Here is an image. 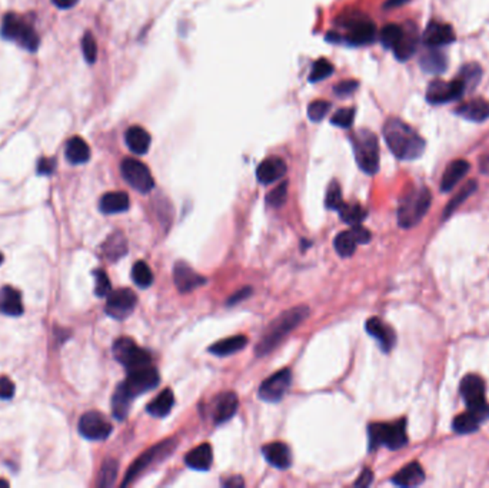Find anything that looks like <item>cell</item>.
Returning a JSON list of instances; mask_svg holds the SVG:
<instances>
[{
  "label": "cell",
  "mask_w": 489,
  "mask_h": 488,
  "mask_svg": "<svg viewBox=\"0 0 489 488\" xmlns=\"http://www.w3.org/2000/svg\"><path fill=\"white\" fill-rule=\"evenodd\" d=\"M383 138L391 152L401 160H415L425 152V139L398 118L385 122Z\"/></svg>",
  "instance_id": "obj_1"
},
{
  "label": "cell",
  "mask_w": 489,
  "mask_h": 488,
  "mask_svg": "<svg viewBox=\"0 0 489 488\" xmlns=\"http://www.w3.org/2000/svg\"><path fill=\"white\" fill-rule=\"evenodd\" d=\"M309 315V308L305 307V305H299L292 310H288L282 312L278 318H275L269 325L268 328L265 330L259 344L255 348V354L258 357H263L274 351L280 341L291 334L300 322L308 318Z\"/></svg>",
  "instance_id": "obj_2"
},
{
  "label": "cell",
  "mask_w": 489,
  "mask_h": 488,
  "mask_svg": "<svg viewBox=\"0 0 489 488\" xmlns=\"http://www.w3.org/2000/svg\"><path fill=\"white\" fill-rule=\"evenodd\" d=\"M432 195L426 187L408 189L398 207V223L401 228H414L423 219L428 209L431 207Z\"/></svg>",
  "instance_id": "obj_3"
},
{
  "label": "cell",
  "mask_w": 489,
  "mask_h": 488,
  "mask_svg": "<svg viewBox=\"0 0 489 488\" xmlns=\"http://www.w3.org/2000/svg\"><path fill=\"white\" fill-rule=\"evenodd\" d=\"M358 167L368 175L379 171V142L374 132L359 129L351 136Z\"/></svg>",
  "instance_id": "obj_4"
},
{
  "label": "cell",
  "mask_w": 489,
  "mask_h": 488,
  "mask_svg": "<svg viewBox=\"0 0 489 488\" xmlns=\"http://www.w3.org/2000/svg\"><path fill=\"white\" fill-rule=\"evenodd\" d=\"M370 451L378 450L381 445L388 447L390 450H399L408 442L406 421L399 420L394 424L375 422L368 426Z\"/></svg>",
  "instance_id": "obj_5"
},
{
  "label": "cell",
  "mask_w": 489,
  "mask_h": 488,
  "mask_svg": "<svg viewBox=\"0 0 489 488\" xmlns=\"http://www.w3.org/2000/svg\"><path fill=\"white\" fill-rule=\"evenodd\" d=\"M461 395L468 411L475 414L482 422L489 418V404L485 400V382L479 375L468 374L461 381Z\"/></svg>",
  "instance_id": "obj_6"
},
{
  "label": "cell",
  "mask_w": 489,
  "mask_h": 488,
  "mask_svg": "<svg viewBox=\"0 0 489 488\" xmlns=\"http://www.w3.org/2000/svg\"><path fill=\"white\" fill-rule=\"evenodd\" d=\"M341 26L349 30L346 40L349 45L363 46L372 44L376 37V28L370 17L362 13H346L342 16Z\"/></svg>",
  "instance_id": "obj_7"
},
{
  "label": "cell",
  "mask_w": 489,
  "mask_h": 488,
  "mask_svg": "<svg viewBox=\"0 0 489 488\" xmlns=\"http://www.w3.org/2000/svg\"><path fill=\"white\" fill-rule=\"evenodd\" d=\"M0 33L5 39L13 40V42L30 52H35L40 42L36 30L15 13H8L5 16Z\"/></svg>",
  "instance_id": "obj_8"
},
{
  "label": "cell",
  "mask_w": 489,
  "mask_h": 488,
  "mask_svg": "<svg viewBox=\"0 0 489 488\" xmlns=\"http://www.w3.org/2000/svg\"><path fill=\"white\" fill-rule=\"evenodd\" d=\"M113 357L120 362L126 371L148 367L152 364V357L148 351L139 348L131 338H119L113 344Z\"/></svg>",
  "instance_id": "obj_9"
},
{
  "label": "cell",
  "mask_w": 489,
  "mask_h": 488,
  "mask_svg": "<svg viewBox=\"0 0 489 488\" xmlns=\"http://www.w3.org/2000/svg\"><path fill=\"white\" fill-rule=\"evenodd\" d=\"M120 172L128 184L140 194H149L155 188V179L149 168L140 160L126 158L120 165Z\"/></svg>",
  "instance_id": "obj_10"
},
{
  "label": "cell",
  "mask_w": 489,
  "mask_h": 488,
  "mask_svg": "<svg viewBox=\"0 0 489 488\" xmlns=\"http://www.w3.org/2000/svg\"><path fill=\"white\" fill-rule=\"evenodd\" d=\"M176 447L175 441L172 440H166V441H162L160 444L152 447L151 450H148L146 453L142 454L133 464L132 467L129 469V471L126 473V477L124 480V482H122V485L126 487L129 482H132L136 477H139L142 473L146 471L151 465L159 462L160 460L165 458L166 456H169L173 449Z\"/></svg>",
  "instance_id": "obj_11"
},
{
  "label": "cell",
  "mask_w": 489,
  "mask_h": 488,
  "mask_svg": "<svg viewBox=\"0 0 489 488\" xmlns=\"http://www.w3.org/2000/svg\"><path fill=\"white\" fill-rule=\"evenodd\" d=\"M159 381H160L159 373L151 364L148 367L128 371V377L124 382H122V385H124V388L128 391V394L132 398H136L140 394H145L156 388Z\"/></svg>",
  "instance_id": "obj_12"
},
{
  "label": "cell",
  "mask_w": 489,
  "mask_h": 488,
  "mask_svg": "<svg viewBox=\"0 0 489 488\" xmlns=\"http://www.w3.org/2000/svg\"><path fill=\"white\" fill-rule=\"evenodd\" d=\"M465 93L463 85L459 79H454L451 82L445 80H432L426 89V100L431 105H443L450 102L458 100Z\"/></svg>",
  "instance_id": "obj_13"
},
{
  "label": "cell",
  "mask_w": 489,
  "mask_h": 488,
  "mask_svg": "<svg viewBox=\"0 0 489 488\" xmlns=\"http://www.w3.org/2000/svg\"><path fill=\"white\" fill-rule=\"evenodd\" d=\"M79 433L92 441H104L112 433V424L97 411H89L79 420Z\"/></svg>",
  "instance_id": "obj_14"
},
{
  "label": "cell",
  "mask_w": 489,
  "mask_h": 488,
  "mask_svg": "<svg viewBox=\"0 0 489 488\" xmlns=\"http://www.w3.org/2000/svg\"><path fill=\"white\" fill-rule=\"evenodd\" d=\"M292 382V373L289 370H280L275 373L268 379H265L259 388L260 400L267 402H278L280 401L285 394L288 393Z\"/></svg>",
  "instance_id": "obj_15"
},
{
  "label": "cell",
  "mask_w": 489,
  "mask_h": 488,
  "mask_svg": "<svg viewBox=\"0 0 489 488\" xmlns=\"http://www.w3.org/2000/svg\"><path fill=\"white\" fill-rule=\"evenodd\" d=\"M137 298L132 290L122 288L117 291H113L108 295V302H106V314L115 319H125L128 318L135 307H136Z\"/></svg>",
  "instance_id": "obj_16"
},
{
  "label": "cell",
  "mask_w": 489,
  "mask_h": 488,
  "mask_svg": "<svg viewBox=\"0 0 489 488\" xmlns=\"http://www.w3.org/2000/svg\"><path fill=\"white\" fill-rule=\"evenodd\" d=\"M455 32L451 25L431 22L422 35V44L426 48H442L455 42Z\"/></svg>",
  "instance_id": "obj_17"
},
{
  "label": "cell",
  "mask_w": 489,
  "mask_h": 488,
  "mask_svg": "<svg viewBox=\"0 0 489 488\" xmlns=\"http://www.w3.org/2000/svg\"><path fill=\"white\" fill-rule=\"evenodd\" d=\"M173 279L175 285L182 294L191 292L196 288H199L203 283H207V279L202 275L196 274L186 262H178L173 268Z\"/></svg>",
  "instance_id": "obj_18"
},
{
  "label": "cell",
  "mask_w": 489,
  "mask_h": 488,
  "mask_svg": "<svg viewBox=\"0 0 489 488\" xmlns=\"http://www.w3.org/2000/svg\"><path fill=\"white\" fill-rule=\"evenodd\" d=\"M366 332H368L371 337H374L379 345L381 348L385 353H390L396 344V334L395 331L390 327V325H386L383 321H381L379 318L374 317L366 321Z\"/></svg>",
  "instance_id": "obj_19"
},
{
  "label": "cell",
  "mask_w": 489,
  "mask_h": 488,
  "mask_svg": "<svg viewBox=\"0 0 489 488\" xmlns=\"http://www.w3.org/2000/svg\"><path fill=\"white\" fill-rule=\"evenodd\" d=\"M288 167L285 164V160L278 156H271L267 158L263 162H260V165L256 169V176L258 180L263 185L274 184V182L282 179L287 173Z\"/></svg>",
  "instance_id": "obj_20"
},
{
  "label": "cell",
  "mask_w": 489,
  "mask_h": 488,
  "mask_svg": "<svg viewBox=\"0 0 489 488\" xmlns=\"http://www.w3.org/2000/svg\"><path fill=\"white\" fill-rule=\"evenodd\" d=\"M239 400L235 393H222L218 395L213 404L212 418L215 424H223L229 421L238 411Z\"/></svg>",
  "instance_id": "obj_21"
},
{
  "label": "cell",
  "mask_w": 489,
  "mask_h": 488,
  "mask_svg": "<svg viewBox=\"0 0 489 488\" xmlns=\"http://www.w3.org/2000/svg\"><path fill=\"white\" fill-rule=\"evenodd\" d=\"M418 42H419V36L416 28L412 24L403 26V33L399 39V42L392 49L394 55L396 56L398 60H401V62H405V60L410 59L416 52Z\"/></svg>",
  "instance_id": "obj_22"
},
{
  "label": "cell",
  "mask_w": 489,
  "mask_h": 488,
  "mask_svg": "<svg viewBox=\"0 0 489 488\" xmlns=\"http://www.w3.org/2000/svg\"><path fill=\"white\" fill-rule=\"evenodd\" d=\"M262 453L265 458H267V461L279 470H287L292 464L289 447L283 442H271L268 445H265L262 449Z\"/></svg>",
  "instance_id": "obj_23"
},
{
  "label": "cell",
  "mask_w": 489,
  "mask_h": 488,
  "mask_svg": "<svg viewBox=\"0 0 489 488\" xmlns=\"http://www.w3.org/2000/svg\"><path fill=\"white\" fill-rule=\"evenodd\" d=\"M471 165L470 162H466L465 159H457L452 160L450 165L446 167L442 179H441V191L442 192H450L452 191L458 182L468 173Z\"/></svg>",
  "instance_id": "obj_24"
},
{
  "label": "cell",
  "mask_w": 489,
  "mask_h": 488,
  "mask_svg": "<svg viewBox=\"0 0 489 488\" xmlns=\"http://www.w3.org/2000/svg\"><path fill=\"white\" fill-rule=\"evenodd\" d=\"M455 113L462 116L463 119L479 124V122L489 119V102L482 97H475L472 100H468L466 104L461 105L455 111Z\"/></svg>",
  "instance_id": "obj_25"
},
{
  "label": "cell",
  "mask_w": 489,
  "mask_h": 488,
  "mask_svg": "<svg viewBox=\"0 0 489 488\" xmlns=\"http://www.w3.org/2000/svg\"><path fill=\"white\" fill-rule=\"evenodd\" d=\"M0 314L19 317L23 314L22 295L13 287L0 288Z\"/></svg>",
  "instance_id": "obj_26"
},
{
  "label": "cell",
  "mask_w": 489,
  "mask_h": 488,
  "mask_svg": "<svg viewBox=\"0 0 489 488\" xmlns=\"http://www.w3.org/2000/svg\"><path fill=\"white\" fill-rule=\"evenodd\" d=\"M213 454L212 447L209 444H202L192 451H189L185 457V464L192 470L196 471H208L212 467Z\"/></svg>",
  "instance_id": "obj_27"
},
{
  "label": "cell",
  "mask_w": 489,
  "mask_h": 488,
  "mask_svg": "<svg viewBox=\"0 0 489 488\" xmlns=\"http://www.w3.org/2000/svg\"><path fill=\"white\" fill-rule=\"evenodd\" d=\"M425 481V471L418 462H410L392 477V482L398 487H416Z\"/></svg>",
  "instance_id": "obj_28"
},
{
  "label": "cell",
  "mask_w": 489,
  "mask_h": 488,
  "mask_svg": "<svg viewBox=\"0 0 489 488\" xmlns=\"http://www.w3.org/2000/svg\"><path fill=\"white\" fill-rule=\"evenodd\" d=\"M125 140L128 148L136 155H145L149 148L152 138L148 131L140 126H132L125 133Z\"/></svg>",
  "instance_id": "obj_29"
},
{
  "label": "cell",
  "mask_w": 489,
  "mask_h": 488,
  "mask_svg": "<svg viewBox=\"0 0 489 488\" xmlns=\"http://www.w3.org/2000/svg\"><path fill=\"white\" fill-rule=\"evenodd\" d=\"M421 68L426 73H443L448 68V57L442 50H439V48H428L421 57Z\"/></svg>",
  "instance_id": "obj_30"
},
{
  "label": "cell",
  "mask_w": 489,
  "mask_h": 488,
  "mask_svg": "<svg viewBox=\"0 0 489 488\" xmlns=\"http://www.w3.org/2000/svg\"><path fill=\"white\" fill-rule=\"evenodd\" d=\"M129 196L125 192H109L105 194L100 199L99 208L104 214L112 215V214H120L129 209Z\"/></svg>",
  "instance_id": "obj_31"
},
{
  "label": "cell",
  "mask_w": 489,
  "mask_h": 488,
  "mask_svg": "<svg viewBox=\"0 0 489 488\" xmlns=\"http://www.w3.org/2000/svg\"><path fill=\"white\" fill-rule=\"evenodd\" d=\"M247 345H248L247 337L236 335V337H231V338L215 342L209 347V353L213 355H218V357H228V355H232V354L240 351L242 348L247 347Z\"/></svg>",
  "instance_id": "obj_32"
},
{
  "label": "cell",
  "mask_w": 489,
  "mask_h": 488,
  "mask_svg": "<svg viewBox=\"0 0 489 488\" xmlns=\"http://www.w3.org/2000/svg\"><path fill=\"white\" fill-rule=\"evenodd\" d=\"M65 153H66V159L73 165L85 164V162H88L90 158L89 145L79 136H75L68 142Z\"/></svg>",
  "instance_id": "obj_33"
},
{
  "label": "cell",
  "mask_w": 489,
  "mask_h": 488,
  "mask_svg": "<svg viewBox=\"0 0 489 488\" xmlns=\"http://www.w3.org/2000/svg\"><path fill=\"white\" fill-rule=\"evenodd\" d=\"M133 398L128 394V391L124 388V385L119 384L117 388L112 397V413L113 417L119 421H124L128 414Z\"/></svg>",
  "instance_id": "obj_34"
},
{
  "label": "cell",
  "mask_w": 489,
  "mask_h": 488,
  "mask_svg": "<svg viewBox=\"0 0 489 488\" xmlns=\"http://www.w3.org/2000/svg\"><path fill=\"white\" fill-rule=\"evenodd\" d=\"M175 404V395L172 393V390H165V391H162L149 405H148V413L153 417H157V418H163V417H166L171 410H172V406Z\"/></svg>",
  "instance_id": "obj_35"
},
{
  "label": "cell",
  "mask_w": 489,
  "mask_h": 488,
  "mask_svg": "<svg viewBox=\"0 0 489 488\" xmlns=\"http://www.w3.org/2000/svg\"><path fill=\"white\" fill-rule=\"evenodd\" d=\"M461 80V84L463 85L465 92H472L481 82L482 79V68L481 65L471 62V64H465L461 69H459V75L458 77Z\"/></svg>",
  "instance_id": "obj_36"
},
{
  "label": "cell",
  "mask_w": 489,
  "mask_h": 488,
  "mask_svg": "<svg viewBox=\"0 0 489 488\" xmlns=\"http://www.w3.org/2000/svg\"><path fill=\"white\" fill-rule=\"evenodd\" d=\"M478 189V184H477V180L475 179H472V180H468L466 182V184L457 192V195L450 200V202H448V205H446V208L443 209V215H442V218L443 219H448V218H450L461 205H462V203L468 199V198H470L475 191Z\"/></svg>",
  "instance_id": "obj_37"
},
{
  "label": "cell",
  "mask_w": 489,
  "mask_h": 488,
  "mask_svg": "<svg viewBox=\"0 0 489 488\" xmlns=\"http://www.w3.org/2000/svg\"><path fill=\"white\" fill-rule=\"evenodd\" d=\"M104 254L106 255L108 259L111 261H117L119 258L124 256L128 252V243L125 236L122 234H113L108 238L104 245Z\"/></svg>",
  "instance_id": "obj_38"
},
{
  "label": "cell",
  "mask_w": 489,
  "mask_h": 488,
  "mask_svg": "<svg viewBox=\"0 0 489 488\" xmlns=\"http://www.w3.org/2000/svg\"><path fill=\"white\" fill-rule=\"evenodd\" d=\"M481 424H482V421L475 414L466 410L463 414H459L458 417H455V420L452 422V430L457 434H471L479 429Z\"/></svg>",
  "instance_id": "obj_39"
},
{
  "label": "cell",
  "mask_w": 489,
  "mask_h": 488,
  "mask_svg": "<svg viewBox=\"0 0 489 488\" xmlns=\"http://www.w3.org/2000/svg\"><path fill=\"white\" fill-rule=\"evenodd\" d=\"M334 247L336 250V252L343 256V258H349L355 254L356 247H358V241L355 238V235L352 234V231H343L341 232L335 241H334Z\"/></svg>",
  "instance_id": "obj_40"
},
{
  "label": "cell",
  "mask_w": 489,
  "mask_h": 488,
  "mask_svg": "<svg viewBox=\"0 0 489 488\" xmlns=\"http://www.w3.org/2000/svg\"><path fill=\"white\" fill-rule=\"evenodd\" d=\"M341 219L348 223V225H359L362 220L366 218V211L358 205V203H342L341 208L338 209Z\"/></svg>",
  "instance_id": "obj_41"
},
{
  "label": "cell",
  "mask_w": 489,
  "mask_h": 488,
  "mask_svg": "<svg viewBox=\"0 0 489 488\" xmlns=\"http://www.w3.org/2000/svg\"><path fill=\"white\" fill-rule=\"evenodd\" d=\"M132 278L140 288H149L153 283V274L149 265L144 261H137L132 268Z\"/></svg>",
  "instance_id": "obj_42"
},
{
  "label": "cell",
  "mask_w": 489,
  "mask_h": 488,
  "mask_svg": "<svg viewBox=\"0 0 489 488\" xmlns=\"http://www.w3.org/2000/svg\"><path fill=\"white\" fill-rule=\"evenodd\" d=\"M403 33V26L390 24L381 30V42L386 49H394Z\"/></svg>",
  "instance_id": "obj_43"
},
{
  "label": "cell",
  "mask_w": 489,
  "mask_h": 488,
  "mask_svg": "<svg viewBox=\"0 0 489 488\" xmlns=\"http://www.w3.org/2000/svg\"><path fill=\"white\" fill-rule=\"evenodd\" d=\"M117 461L115 460H106L102 465V470L99 474V481L97 487H111L113 485L116 477H117Z\"/></svg>",
  "instance_id": "obj_44"
},
{
  "label": "cell",
  "mask_w": 489,
  "mask_h": 488,
  "mask_svg": "<svg viewBox=\"0 0 489 488\" xmlns=\"http://www.w3.org/2000/svg\"><path fill=\"white\" fill-rule=\"evenodd\" d=\"M332 73H334V65L329 62L328 59L322 57L315 62L312 72L309 75V82H312V84L319 82V80H322V79L329 77Z\"/></svg>",
  "instance_id": "obj_45"
},
{
  "label": "cell",
  "mask_w": 489,
  "mask_h": 488,
  "mask_svg": "<svg viewBox=\"0 0 489 488\" xmlns=\"http://www.w3.org/2000/svg\"><path fill=\"white\" fill-rule=\"evenodd\" d=\"M355 120V109L354 108H345V109H339L331 119V124L342 128V129H348L354 125Z\"/></svg>",
  "instance_id": "obj_46"
},
{
  "label": "cell",
  "mask_w": 489,
  "mask_h": 488,
  "mask_svg": "<svg viewBox=\"0 0 489 488\" xmlns=\"http://www.w3.org/2000/svg\"><path fill=\"white\" fill-rule=\"evenodd\" d=\"M325 203H326V208L334 209V211H338L343 203L342 191H341V187L336 180H334L332 184L329 185L328 192H326V202Z\"/></svg>",
  "instance_id": "obj_47"
},
{
  "label": "cell",
  "mask_w": 489,
  "mask_h": 488,
  "mask_svg": "<svg viewBox=\"0 0 489 488\" xmlns=\"http://www.w3.org/2000/svg\"><path fill=\"white\" fill-rule=\"evenodd\" d=\"M93 275H95V281H96V285H95L96 295L97 297H108L112 292V287H111V281H109L108 274L104 270H96L93 272Z\"/></svg>",
  "instance_id": "obj_48"
},
{
  "label": "cell",
  "mask_w": 489,
  "mask_h": 488,
  "mask_svg": "<svg viewBox=\"0 0 489 488\" xmlns=\"http://www.w3.org/2000/svg\"><path fill=\"white\" fill-rule=\"evenodd\" d=\"M331 104L326 100H314L308 108V116L312 122H320L329 112Z\"/></svg>",
  "instance_id": "obj_49"
},
{
  "label": "cell",
  "mask_w": 489,
  "mask_h": 488,
  "mask_svg": "<svg viewBox=\"0 0 489 488\" xmlns=\"http://www.w3.org/2000/svg\"><path fill=\"white\" fill-rule=\"evenodd\" d=\"M287 196H288V184L287 182H283V184H280L267 196V203L272 208H279L283 205L285 200H287Z\"/></svg>",
  "instance_id": "obj_50"
},
{
  "label": "cell",
  "mask_w": 489,
  "mask_h": 488,
  "mask_svg": "<svg viewBox=\"0 0 489 488\" xmlns=\"http://www.w3.org/2000/svg\"><path fill=\"white\" fill-rule=\"evenodd\" d=\"M82 49H84V55H85V59L88 60V62L93 64L97 57V45H96V40L92 36V33L88 32L84 36V40H82Z\"/></svg>",
  "instance_id": "obj_51"
},
{
  "label": "cell",
  "mask_w": 489,
  "mask_h": 488,
  "mask_svg": "<svg viewBox=\"0 0 489 488\" xmlns=\"http://www.w3.org/2000/svg\"><path fill=\"white\" fill-rule=\"evenodd\" d=\"M359 88V84L356 80H342L341 84H338L334 88V92L338 97H348L351 96L356 89Z\"/></svg>",
  "instance_id": "obj_52"
},
{
  "label": "cell",
  "mask_w": 489,
  "mask_h": 488,
  "mask_svg": "<svg viewBox=\"0 0 489 488\" xmlns=\"http://www.w3.org/2000/svg\"><path fill=\"white\" fill-rule=\"evenodd\" d=\"M15 395V384L8 377H0V400H10Z\"/></svg>",
  "instance_id": "obj_53"
},
{
  "label": "cell",
  "mask_w": 489,
  "mask_h": 488,
  "mask_svg": "<svg viewBox=\"0 0 489 488\" xmlns=\"http://www.w3.org/2000/svg\"><path fill=\"white\" fill-rule=\"evenodd\" d=\"M55 168H56L55 159L50 158H42L37 164V172L40 175H50L55 171Z\"/></svg>",
  "instance_id": "obj_54"
},
{
  "label": "cell",
  "mask_w": 489,
  "mask_h": 488,
  "mask_svg": "<svg viewBox=\"0 0 489 488\" xmlns=\"http://www.w3.org/2000/svg\"><path fill=\"white\" fill-rule=\"evenodd\" d=\"M351 231L355 235L358 243H368L371 241V232L366 229L365 227H362L361 223H359V225H354L351 228Z\"/></svg>",
  "instance_id": "obj_55"
},
{
  "label": "cell",
  "mask_w": 489,
  "mask_h": 488,
  "mask_svg": "<svg viewBox=\"0 0 489 488\" xmlns=\"http://www.w3.org/2000/svg\"><path fill=\"white\" fill-rule=\"evenodd\" d=\"M372 481H374V473L371 471V470H368V469H365L362 473H361V476H359V478L355 481V487H362V488H365V487H370L371 484H372Z\"/></svg>",
  "instance_id": "obj_56"
},
{
  "label": "cell",
  "mask_w": 489,
  "mask_h": 488,
  "mask_svg": "<svg viewBox=\"0 0 489 488\" xmlns=\"http://www.w3.org/2000/svg\"><path fill=\"white\" fill-rule=\"evenodd\" d=\"M251 292H252V290H251V288H245V290H240L239 292L233 294V295H232V297L229 298L228 303H229V305H232V303H236V302H239V301L245 299V298H247V297H249V295H251Z\"/></svg>",
  "instance_id": "obj_57"
},
{
  "label": "cell",
  "mask_w": 489,
  "mask_h": 488,
  "mask_svg": "<svg viewBox=\"0 0 489 488\" xmlns=\"http://www.w3.org/2000/svg\"><path fill=\"white\" fill-rule=\"evenodd\" d=\"M53 3L60 9H69L77 3V0H53Z\"/></svg>",
  "instance_id": "obj_58"
},
{
  "label": "cell",
  "mask_w": 489,
  "mask_h": 488,
  "mask_svg": "<svg viewBox=\"0 0 489 488\" xmlns=\"http://www.w3.org/2000/svg\"><path fill=\"white\" fill-rule=\"evenodd\" d=\"M223 485H225V487H243L245 482H243V480L240 477H231L229 480L223 481Z\"/></svg>",
  "instance_id": "obj_59"
},
{
  "label": "cell",
  "mask_w": 489,
  "mask_h": 488,
  "mask_svg": "<svg viewBox=\"0 0 489 488\" xmlns=\"http://www.w3.org/2000/svg\"><path fill=\"white\" fill-rule=\"evenodd\" d=\"M408 2V0H388V3L385 5V8H398L402 6Z\"/></svg>",
  "instance_id": "obj_60"
},
{
  "label": "cell",
  "mask_w": 489,
  "mask_h": 488,
  "mask_svg": "<svg viewBox=\"0 0 489 488\" xmlns=\"http://www.w3.org/2000/svg\"><path fill=\"white\" fill-rule=\"evenodd\" d=\"M481 171L483 173H488L489 172V155L483 156L482 160H481Z\"/></svg>",
  "instance_id": "obj_61"
},
{
  "label": "cell",
  "mask_w": 489,
  "mask_h": 488,
  "mask_svg": "<svg viewBox=\"0 0 489 488\" xmlns=\"http://www.w3.org/2000/svg\"><path fill=\"white\" fill-rule=\"evenodd\" d=\"M0 485H5V487H8V482H6V481H3V480H0Z\"/></svg>",
  "instance_id": "obj_62"
},
{
  "label": "cell",
  "mask_w": 489,
  "mask_h": 488,
  "mask_svg": "<svg viewBox=\"0 0 489 488\" xmlns=\"http://www.w3.org/2000/svg\"><path fill=\"white\" fill-rule=\"evenodd\" d=\"M2 262H3V255L0 254V263H2Z\"/></svg>",
  "instance_id": "obj_63"
}]
</instances>
